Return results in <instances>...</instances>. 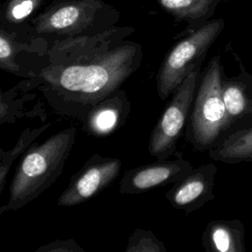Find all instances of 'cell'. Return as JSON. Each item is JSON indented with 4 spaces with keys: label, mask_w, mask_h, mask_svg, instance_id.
<instances>
[{
    "label": "cell",
    "mask_w": 252,
    "mask_h": 252,
    "mask_svg": "<svg viewBox=\"0 0 252 252\" xmlns=\"http://www.w3.org/2000/svg\"><path fill=\"white\" fill-rule=\"evenodd\" d=\"M213 160L237 164L252 161V125L234 130L209 151Z\"/></svg>",
    "instance_id": "15"
},
{
    "label": "cell",
    "mask_w": 252,
    "mask_h": 252,
    "mask_svg": "<svg viewBox=\"0 0 252 252\" xmlns=\"http://www.w3.org/2000/svg\"><path fill=\"white\" fill-rule=\"evenodd\" d=\"M49 127L50 123L44 124L36 128H27L21 133L15 146L11 150H0V194L4 190L8 172L14 160L18 158L21 155H24L27 152V150L33 144L36 138H38L41 135V133H43Z\"/></svg>",
    "instance_id": "18"
},
{
    "label": "cell",
    "mask_w": 252,
    "mask_h": 252,
    "mask_svg": "<svg viewBox=\"0 0 252 252\" xmlns=\"http://www.w3.org/2000/svg\"><path fill=\"white\" fill-rule=\"evenodd\" d=\"M236 60L238 73L229 78L223 74L222 78V96L228 123L226 134L252 125V74L237 56Z\"/></svg>",
    "instance_id": "11"
},
{
    "label": "cell",
    "mask_w": 252,
    "mask_h": 252,
    "mask_svg": "<svg viewBox=\"0 0 252 252\" xmlns=\"http://www.w3.org/2000/svg\"><path fill=\"white\" fill-rule=\"evenodd\" d=\"M142 59V46L125 39L87 60L47 65L32 79L57 112L84 122L94 104L117 91L136 72Z\"/></svg>",
    "instance_id": "1"
},
{
    "label": "cell",
    "mask_w": 252,
    "mask_h": 252,
    "mask_svg": "<svg viewBox=\"0 0 252 252\" xmlns=\"http://www.w3.org/2000/svg\"><path fill=\"white\" fill-rule=\"evenodd\" d=\"M133 32L131 27H113L94 35L55 39L46 51L48 65H68L90 59L114 47Z\"/></svg>",
    "instance_id": "8"
},
{
    "label": "cell",
    "mask_w": 252,
    "mask_h": 252,
    "mask_svg": "<svg viewBox=\"0 0 252 252\" xmlns=\"http://www.w3.org/2000/svg\"><path fill=\"white\" fill-rule=\"evenodd\" d=\"M201 65H197L173 93L170 102L151 133L149 153L158 159H167L175 153L177 142L191 112L200 79Z\"/></svg>",
    "instance_id": "6"
},
{
    "label": "cell",
    "mask_w": 252,
    "mask_h": 252,
    "mask_svg": "<svg viewBox=\"0 0 252 252\" xmlns=\"http://www.w3.org/2000/svg\"><path fill=\"white\" fill-rule=\"evenodd\" d=\"M224 26L221 18L209 20L199 29L186 33L169 49L157 75V91L160 99L165 100L172 94L190 72L203 63Z\"/></svg>",
    "instance_id": "5"
},
{
    "label": "cell",
    "mask_w": 252,
    "mask_h": 252,
    "mask_svg": "<svg viewBox=\"0 0 252 252\" xmlns=\"http://www.w3.org/2000/svg\"><path fill=\"white\" fill-rule=\"evenodd\" d=\"M39 51L40 48L36 45H32L27 41L21 42L17 39V32L14 30H9L1 26L0 28V67L3 71L12 73L18 76H26L22 71L19 63L16 61L18 52Z\"/></svg>",
    "instance_id": "16"
},
{
    "label": "cell",
    "mask_w": 252,
    "mask_h": 252,
    "mask_svg": "<svg viewBox=\"0 0 252 252\" xmlns=\"http://www.w3.org/2000/svg\"><path fill=\"white\" fill-rule=\"evenodd\" d=\"M120 13L103 0H50L30 21L33 34L57 38L94 35L118 23Z\"/></svg>",
    "instance_id": "3"
},
{
    "label": "cell",
    "mask_w": 252,
    "mask_h": 252,
    "mask_svg": "<svg viewBox=\"0 0 252 252\" xmlns=\"http://www.w3.org/2000/svg\"><path fill=\"white\" fill-rule=\"evenodd\" d=\"M122 162L117 158L93 155L71 178L57 200L59 207H72L95 197L119 175Z\"/></svg>",
    "instance_id": "7"
},
{
    "label": "cell",
    "mask_w": 252,
    "mask_h": 252,
    "mask_svg": "<svg viewBox=\"0 0 252 252\" xmlns=\"http://www.w3.org/2000/svg\"><path fill=\"white\" fill-rule=\"evenodd\" d=\"M245 229L240 220H216L206 226L202 242L209 252H244Z\"/></svg>",
    "instance_id": "13"
},
{
    "label": "cell",
    "mask_w": 252,
    "mask_h": 252,
    "mask_svg": "<svg viewBox=\"0 0 252 252\" xmlns=\"http://www.w3.org/2000/svg\"><path fill=\"white\" fill-rule=\"evenodd\" d=\"M76 133L75 127H68L27 150L13 176L8 202L0 208V214L25 207L57 180L72 151Z\"/></svg>",
    "instance_id": "2"
},
{
    "label": "cell",
    "mask_w": 252,
    "mask_h": 252,
    "mask_svg": "<svg viewBox=\"0 0 252 252\" xmlns=\"http://www.w3.org/2000/svg\"><path fill=\"white\" fill-rule=\"evenodd\" d=\"M35 252H85V250L73 239H56L38 247Z\"/></svg>",
    "instance_id": "21"
},
{
    "label": "cell",
    "mask_w": 252,
    "mask_h": 252,
    "mask_svg": "<svg viewBox=\"0 0 252 252\" xmlns=\"http://www.w3.org/2000/svg\"><path fill=\"white\" fill-rule=\"evenodd\" d=\"M223 0H156L158 5L177 22H185L187 27L183 34L189 33L204 24L213 15Z\"/></svg>",
    "instance_id": "14"
},
{
    "label": "cell",
    "mask_w": 252,
    "mask_h": 252,
    "mask_svg": "<svg viewBox=\"0 0 252 252\" xmlns=\"http://www.w3.org/2000/svg\"><path fill=\"white\" fill-rule=\"evenodd\" d=\"M50 0H7L1 6V26L10 30L31 21Z\"/></svg>",
    "instance_id": "17"
},
{
    "label": "cell",
    "mask_w": 252,
    "mask_h": 252,
    "mask_svg": "<svg viewBox=\"0 0 252 252\" xmlns=\"http://www.w3.org/2000/svg\"><path fill=\"white\" fill-rule=\"evenodd\" d=\"M126 252H166L164 244L152 230L136 228L129 236Z\"/></svg>",
    "instance_id": "20"
},
{
    "label": "cell",
    "mask_w": 252,
    "mask_h": 252,
    "mask_svg": "<svg viewBox=\"0 0 252 252\" xmlns=\"http://www.w3.org/2000/svg\"><path fill=\"white\" fill-rule=\"evenodd\" d=\"M20 89L19 84L8 90L6 92H1V99H0V124H10L14 123L20 117L26 116L23 109L24 103L31 99L33 95L32 94H25L24 97H18V91Z\"/></svg>",
    "instance_id": "19"
},
{
    "label": "cell",
    "mask_w": 252,
    "mask_h": 252,
    "mask_svg": "<svg viewBox=\"0 0 252 252\" xmlns=\"http://www.w3.org/2000/svg\"><path fill=\"white\" fill-rule=\"evenodd\" d=\"M223 68L220 56H214L200 79L185 138L197 151L214 148L228 131L227 115L222 96Z\"/></svg>",
    "instance_id": "4"
},
{
    "label": "cell",
    "mask_w": 252,
    "mask_h": 252,
    "mask_svg": "<svg viewBox=\"0 0 252 252\" xmlns=\"http://www.w3.org/2000/svg\"><path fill=\"white\" fill-rule=\"evenodd\" d=\"M193 165L186 159H158L156 162L140 165L127 170L120 180V194H141L156 187L174 184L184 178Z\"/></svg>",
    "instance_id": "9"
},
{
    "label": "cell",
    "mask_w": 252,
    "mask_h": 252,
    "mask_svg": "<svg viewBox=\"0 0 252 252\" xmlns=\"http://www.w3.org/2000/svg\"><path fill=\"white\" fill-rule=\"evenodd\" d=\"M217 171L218 167L214 163L194 167L165 193L166 200L173 208L187 215L199 210L215 198L214 186Z\"/></svg>",
    "instance_id": "10"
},
{
    "label": "cell",
    "mask_w": 252,
    "mask_h": 252,
    "mask_svg": "<svg viewBox=\"0 0 252 252\" xmlns=\"http://www.w3.org/2000/svg\"><path fill=\"white\" fill-rule=\"evenodd\" d=\"M130 107L127 94L118 89L92 107L83 122L86 131L96 137L111 134L126 121Z\"/></svg>",
    "instance_id": "12"
}]
</instances>
